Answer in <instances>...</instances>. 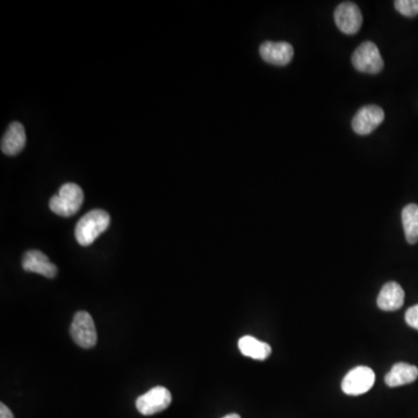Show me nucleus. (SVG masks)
<instances>
[{
	"label": "nucleus",
	"instance_id": "obj_18",
	"mask_svg": "<svg viewBox=\"0 0 418 418\" xmlns=\"http://www.w3.org/2000/svg\"><path fill=\"white\" fill-rule=\"evenodd\" d=\"M0 418H14L13 414L11 412L7 405L1 403L0 405Z\"/></svg>",
	"mask_w": 418,
	"mask_h": 418
},
{
	"label": "nucleus",
	"instance_id": "obj_15",
	"mask_svg": "<svg viewBox=\"0 0 418 418\" xmlns=\"http://www.w3.org/2000/svg\"><path fill=\"white\" fill-rule=\"evenodd\" d=\"M402 223L408 243L418 242V205L410 203L402 210Z\"/></svg>",
	"mask_w": 418,
	"mask_h": 418
},
{
	"label": "nucleus",
	"instance_id": "obj_1",
	"mask_svg": "<svg viewBox=\"0 0 418 418\" xmlns=\"http://www.w3.org/2000/svg\"><path fill=\"white\" fill-rule=\"evenodd\" d=\"M111 217L102 209H93L78 221L74 236L81 246L91 245L104 231L107 230Z\"/></svg>",
	"mask_w": 418,
	"mask_h": 418
},
{
	"label": "nucleus",
	"instance_id": "obj_2",
	"mask_svg": "<svg viewBox=\"0 0 418 418\" xmlns=\"http://www.w3.org/2000/svg\"><path fill=\"white\" fill-rule=\"evenodd\" d=\"M84 201L83 189L74 182L62 186L58 196H53L49 201L51 212L63 217H69L79 210Z\"/></svg>",
	"mask_w": 418,
	"mask_h": 418
},
{
	"label": "nucleus",
	"instance_id": "obj_6",
	"mask_svg": "<svg viewBox=\"0 0 418 418\" xmlns=\"http://www.w3.org/2000/svg\"><path fill=\"white\" fill-rule=\"evenodd\" d=\"M375 382V372L368 366H358L345 375L342 382V389L345 394L361 395L368 393Z\"/></svg>",
	"mask_w": 418,
	"mask_h": 418
},
{
	"label": "nucleus",
	"instance_id": "obj_7",
	"mask_svg": "<svg viewBox=\"0 0 418 418\" xmlns=\"http://www.w3.org/2000/svg\"><path fill=\"white\" fill-rule=\"evenodd\" d=\"M384 119V111L379 106H375V104L365 106L354 115L352 128L359 135H368L382 125Z\"/></svg>",
	"mask_w": 418,
	"mask_h": 418
},
{
	"label": "nucleus",
	"instance_id": "obj_5",
	"mask_svg": "<svg viewBox=\"0 0 418 418\" xmlns=\"http://www.w3.org/2000/svg\"><path fill=\"white\" fill-rule=\"evenodd\" d=\"M173 402V395L169 389L162 386L154 387L136 400V408L142 415H155L166 410Z\"/></svg>",
	"mask_w": 418,
	"mask_h": 418
},
{
	"label": "nucleus",
	"instance_id": "obj_11",
	"mask_svg": "<svg viewBox=\"0 0 418 418\" xmlns=\"http://www.w3.org/2000/svg\"><path fill=\"white\" fill-rule=\"evenodd\" d=\"M26 145V133L20 122H12L1 139V151L5 155L15 156Z\"/></svg>",
	"mask_w": 418,
	"mask_h": 418
},
{
	"label": "nucleus",
	"instance_id": "obj_13",
	"mask_svg": "<svg viewBox=\"0 0 418 418\" xmlns=\"http://www.w3.org/2000/svg\"><path fill=\"white\" fill-rule=\"evenodd\" d=\"M418 378V368L414 365L407 363H398L391 368V371L386 375L384 382L389 387H398L403 384H412Z\"/></svg>",
	"mask_w": 418,
	"mask_h": 418
},
{
	"label": "nucleus",
	"instance_id": "obj_19",
	"mask_svg": "<svg viewBox=\"0 0 418 418\" xmlns=\"http://www.w3.org/2000/svg\"><path fill=\"white\" fill-rule=\"evenodd\" d=\"M223 418H241V416L237 415V414H229V415L224 416Z\"/></svg>",
	"mask_w": 418,
	"mask_h": 418
},
{
	"label": "nucleus",
	"instance_id": "obj_9",
	"mask_svg": "<svg viewBox=\"0 0 418 418\" xmlns=\"http://www.w3.org/2000/svg\"><path fill=\"white\" fill-rule=\"evenodd\" d=\"M260 56L264 61L274 65H286L292 61L294 49L287 42L267 41L259 48Z\"/></svg>",
	"mask_w": 418,
	"mask_h": 418
},
{
	"label": "nucleus",
	"instance_id": "obj_8",
	"mask_svg": "<svg viewBox=\"0 0 418 418\" xmlns=\"http://www.w3.org/2000/svg\"><path fill=\"white\" fill-rule=\"evenodd\" d=\"M334 17L339 31L345 34H356L363 24V15L359 7L350 1L342 3L335 11Z\"/></svg>",
	"mask_w": 418,
	"mask_h": 418
},
{
	"label": "nucleus",
	"instance_id": "obj_16",
	"mask_svg": "<svg viewBox=\"0 0 418 418\" xmlns=\"http://www.w3.org/2000/svg\"><path fill=\"white\" fill-rule=\"evenodd\" d=\"M395 8L405 17L418 15V0H398L395 1Z\"/></svg>",
	"mask_w": 418,
	"mask_h": 418
},
{
	"label": "nucleus",
	"instance_id": "obj_12",
	"mask_svg": "<svg viewBox=\"0 0 418 418\" xmlns=\"http://www.w3.org/2000/svg\"><path fill=\"white\" fill-rule=\"evenodd\" d=\"M405 304V290L398 283H387L378 297V307L384 311H395Z\"/></svg>",
	"mask_w": 418,
	"mask_h": 418
},
{
	"label": "nucleus",
	"instance_id": "obj_17",
	"mask_svg": "<svg viewBox=\"0 0 418 418\" xmlns=\"http://www.w3.org/2000/svg\"><path fill=\"white\" fill-rule=\"evenodd\" d=\"M405 322L408 325L418 330V304L409 308L407 311V313H405Z\"/></svg>",
	"mask_w": 418,
	"mask_h": 418
},
{
	"label": "nucleus",
	"instance_id": "obj_4",
	"mask_svg": "<svg viewBox=\"0 0 418 418\" xmlns=\"http://www.w3.org/2000/svg\"><path fill=\"white\" fill-rule=\"evenodd\" d=\"M354 68L365 74H378L384 69V60L375 43L366 41L352 55Z\"/></svg>",
	"mask_w": 418,
	"mask_h": 418
},
{
	"label": "nucleus",
	"instance_id": "obj_3",
	"mask_svg": "<svg viewBox=\"0 0 418 418\" xmlns=\"http://www.w3.org/2000/svg\"><path fill=\"white\" fill-rule=\"evenodd\" d=\"M71 337L83 349H91L98 339L95 321L88 311H77L70 328Z\"/></svg>",
	"mask_w": 418,
	"mask_h": 418
},
{
	"label": "nucleus",
	"instance_id": "obj_10",
	"mask_svg": "<svg viewBox=\"0 0 418 418\" xmlns=\"http://www.w3.org/2000/svg\"><path fill=\"white\" fill-rule=\"evenodd\" d=\"M22 267L27 272L39 274L43 277L55 278L58 276V267L48 259V257L37 250H29L22 257Z\"/></svg>",
	"mask_w": 418,
	"mask_h": 418
},
{
	"label": "nucleus",
	"instance_id": "obj_14",
	"mask_svg": "<svg viewBox=\"0 0 418 418\" xmlns=\"http://www.w3.org/2000/svg\"><path fill=\"white\" fill-rule=\"evenodd\" d=\"M238 348L243 356L257 360H265L272 352L270 345L258 341L252 336H244L241 338L238 341Z\"/></svg>",
	"mask_w": 418,
	"mask_h": 418
}]
</instances>
